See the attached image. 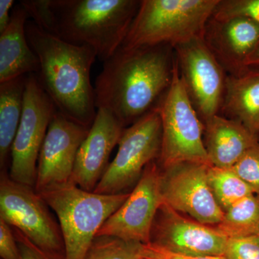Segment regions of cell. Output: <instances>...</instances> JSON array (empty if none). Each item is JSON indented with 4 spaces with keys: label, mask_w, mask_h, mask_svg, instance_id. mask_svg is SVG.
Here are the masks:
<instances>
[{
    "label": "cell",
    "mask_w": 259,
    "mask_h": 259,
    "mask_svg": "<svg viewBox=\"0 0 259 259\" xmlns=\"http://www.w3.org/2000/svg\"><path fill=\"white\" fill-rule=\"evenodd\" d=\"M168 47H120L95 81L97 110H106L125 128L157 106L171 82L174 59L171 64Z\"/></svg>",
    "instance_id": "cell-1"
},
{
    "label": "cell",
    "mask_w": 259,
    "mask_h": 259,
    "mask_svg": "<svg viewBox=\"0 0 259 259\" xmlns=\"http://www.w3.org/2000/svg\"><path fill=\"white\" fill-rule=\"evenodd\" d=\"M25 31L40 63L36 76L42 88L58 111L90 129L97 112L90 78L92 66L97 58L96 51L42 31L33 22L28 21Z\"/></svg>",
    "instance_id": "cell-2"
},
{
    "label": "cell",
    "mask_w": 259,
    "mask_h": 259,
    "mask_svg": "<svg viewBox=\"0 0 259 259\" xmlns=\"http://www.w3.org/2000/svg\"><path fill=\"white\" fill-rule=\"evenodd\" d=\"M140 4L135 0H51L54 35L93 48L105 63L122 46Z\"/></svg>",
    "instance_id": "cell-3"
},
{
    "label": "cell",
    "mask_w": 259,
    "mask_h": 259,
    "mask_svg": "<svg viewBox=\"0 0 259 259\" xmlns=\"http://www.w3.org/2000/svg\"><path fill=\"white\" fill-rule=\"evenodd\" d=\"M219 0H143L121 48L179 44L204 36Z\"/></svg>",
    "instance_id": "cell-4"
},
{
    "label": "cell",
    "mask_w": 259,
    "mask_h": 259,
    "mask_svg": "<svg viewBox=\"0 0 259 259\" xmlns=\"http://www.w3.org/2000/svg\"><path fill=\"white\" fill-rule=\"evenodd\" d=\"M39 194L59 219L65 259H85L101 227L130 195L88 192L72 182Z\"/></svg>",
    "instance_id": "cell-5"
},
{
    "label": "cell",
    "mask_w": 259,
    "mask_h": 259,
    "mask_svg": "<svg viewBox=\"0 0 259 259\" xmlns=\"http://www.w3.org/2000/svg\"><path fill=\"white\" fill-rule=\"evenodd\" d=\"M157 107L162 125L160 168L164 169L185 162L212 166L202 140L203 126L175 59L171 84Z\"/></svg>",
    "instance_id": "cell-6"
},
{
    "label": "cell",
    "mask_w": 259,
    "mask_h": 259,
    "mask_svg": "<svg viewBox=\"0 0 259 259\" xmlns=\"http://www.w3.org/2000/svg\"><path fill=\"white\" fill-rule=\"evenodd\" d=\"M49 205L34 187L18 183L2 171L0 218L51 259H65L64 239Z\"/></svg>",
    "instance_id": "cell-7"
},
{
    "label": "cell",
    "mask_w": 259,
    "mask_h": 259,
    "mask_svg": "<svg viewBox=\"0 0 259 259\" xmlns=\"http://www.w3.org/2000/svg\"><path fill=\"white\" fill-rule=\"evenodd\" d=\"M161 146V116L156 106L124 129L117 154L94 192L124 193L126 189L138 183L149 163L159 158Z\"/></svg>",
    "instance_id": "cell-8"
},
{
    "label": "cell",
    "mask_w": 259,
    "mask_h": 259,
    "mask_svg": "<svg viewBox=\"0 0 259 259\" xmlns=\"http://www.w3.org/2000/svg\"><path fill=\"white\" fill-rule=\"evenodd\" d=\"M56 110L36 74H28L23 115L11 150L9 177L15 182L35 188L39 153Z\"/></svg>",
    "instance_id": "cell-9"
},
{
    "label": "cell",
    "mask_w": 259,
    "mask_h": 259,
    "mask_svg": "<svg viewBox=\"0 0 259 259\" xmlns=\"http://www.w3.org/2000/svg\"><path fill=\"white\" fill-rule=\"evenodd\" d=\"M175 49L180 75L194 108L203 120L218 115L226 78L204 36L194 37Z\"/></svg>",
    "instance_id": "cell-10"
},
{
    "label": "cell",
    "mask_w": 259,
    "mask_h": 259,
    "mask_svg": "<svg viewBox=\"0 0 259 259\" xmlns=\"http://www.w3.org/2000/svg\"><path fill=\"white\" fill-rule=\"evenodd\" d=\"M160 180L161 168L156 161L151 162L128 198L105 221L96 237H116L142 244L151 243L153 221L163 203Z\"/></svg>",
    "instance_id": "cell-11"
},
{
    "label": "cell",
    "mask_w": 259,
    "mask_h": 259,
    "mask_svg": "<svg viewBox=\"0 0 259 259\" xmlns=\"http://www.w3.org/2000/svg\"><path fill=\"white\" fill-rule=\"evenodd\" d=\"M202 163H178L161 169L160 187L163 202L197 222L215 226L224 211L220 207L207 182V168Z\"/></svg>",
    "instance_id": "cell-12"
},
{
    "label": "cell",
    "mask_w": 259,
    "mask_h": 259,
    "mask_svg": "<svg viewBox=\"0 0 259 259\" xmlns=\"http://www.w3.org/2000/svg\"><path fill=\"white\" fill-rule=\"evenodd\" d=\"M89 131L56 110L39 153L37 193L71 183L78 151Z\"/></svg>",
    "instance_id": "cell-13"
},
{
    "label": "cell",
    "mask_w": 259,
    "mask_h": 259,
    "mask_svg": "<svg viewBox=\"0 0 259 259\" xmlns=\"http://www.w3.org/2000/svg\"><path fill=\"white\" fill-rule=\"evenodd\" d=\"M228 238L215 226L182 216L161 204L151 230V243L178 254L190 256L224 255Z\"/></svg>",
    "instance_id": "cell-14"
},
{
    "label": "cell",
    "mask_w": 259,
    "mask_h": 259,
    "mask_svg": "<svg viewBox=\"0 0 259 259\" xmlns=\"http://www.w3.org/2000/svg\"><path fill=\"white\" fill-rule=\"evenodd\" d=\"M125 127L106 110H97L96 117L80 146L71 182L88 192H94L107 167L112 150Z\"/></svg>",
    "instance_id": "cell-15"
},
{
    "label": "cell",
    "mask_w": 259,
    "mask_h": 259,
    "mask_svg": "<svg viewBox=\"0 0 259 259\" xmlns=\"http://www.w3.org/2000/svg\"><path fill=\"white\" fill-rule=\"evenodd\" d=\"M204 39L216 58L236 68V75L241 74L248 70L245 61L258 44L259 24L245 18L223 21L210 18Z\"/></svg>",
    "instance_id": "cell-16"
},
{
    "label": "cell",
    "mask_w": 259,
    "mask_h": 259,
    "mask_svg": "<svg viewBox=\"0 0 259 259\" xmlns=\"http://www.w3.org/2000/svg\"><path fill=\"white\" fill-rule=\"evenodd\" d=\"M204 121V145L212 166L231 168L249 148L259 142L258 136L239 121L218 115Z\"/></svg>",
    "instance_id": "cell-17"
},
{
    "label": "cell",
    "mask_w": 259,
    "mask_h": 259,
    "mask_svg": "<svg viewBox=\"0 0 259 259\" xmlns=\"http://www.w3.org/2000/svg\"><path fill=\"white\" fill-rule=\"evenodd\" d=\"M11 13L9 25L0 33V83L40 71L38 58L26 36L28 13L20 4Z\"/></svg>",
    "instance_id": "cell-18"
},
{
    "label": "cell",
    "mask_w": 259,
    "mask_h": 259,
    "mask_svg": "<svg viewBox=\"0 0 259 259\" xmlns=\"http://www.w3.org/2000/svg\"><path fill=\"white\" fill-rule=\"evenodd\" d=\"M225 110L259 136V69L226 78Z\"/></svg>",
    "instance_id": "cell-19"
},
{
    "label": "cell",
    "mask_w": 259,
    "mask_h": 259,
    "mask_svg": "<svg viewBox=\"0 0 259 259\" xmlns=\"http://www.w3.org/2000/svg\"><path fill=\"white\" fill-rule=\"evenodd\" d=\"M27 76L0 83V166L4 171L23 115Z\"/></svg>",
    "instance_id": "cell-20"
},
{
    "label": "cell",
    "mask_w": 259,
    "mask_h": 259,
    "mask_svg": "<svg viewBox=\"0 0 259 259\" xmlns=\"http://www.w3.org/2000/svg\"><path fill=\"white\" fill-rule=\"evenodd\" d=\"M215 227L228 238L259 236L258 194H251L232 205Z\"/></svg>",
    "instance_id": "cell-21"
},
{
    "label": "cell",
    "mask_w": 259,
    "mask_h": 259,
    "mask_svg": "<svg viewBox=\"0 0 259 259\" xmlns=\"http://www.w3.org/2000/svg\"><path fill=\"white\" fill-rule=\"evenodd\" d=\"M207 176L213 196L224 212L238 201L254 194L231 168L210 166Z\"/></svg>",
    "instance_id": "cell-22"
},
{
    "label": "cell",
    "mask_w": 259,
    "mask_h": 259,
    "mask_svg": "<svg viewBox=\"0 0 259 259\" xmlns=\"http://www.w3.org/2000/svg\"><path fill=\"white\" fill-rule=\"evenodd\" d=\"M142 243L112 236H98L94 240L85 259H141Z\"/></svg>",
    "instance_id": "cell-23"
},
{
    "label": "cell",
    "mask_w": 259,
    "mask_h": 259,
    "mask_svg": "<svg viewBox=\"0 0 259 259\" xmlns=\"http://www.w3.org/2000/svg\"><path fill=\"white\" fill-rule=\"evenodd\" d=\"M211 18L217 21L245 18L259 24V0H219Z\"/></svg>",
    "instance_id": "cell-24"
},
{
    "label": "cell",
    "mask_w": 259,
    "mask_h": 259,
    "mask_svg": "<svg viewBox=\"0 0 259 259\" xmlns=\"http://www.w3.org/2000/svg\"><path fill=\"white\" fill-rule=\"evenodd\" d=\"M231 169L259 195V142L249 148Z\"/></svg>",
    "instance_id": "cell-25"
},
{
    "label": "cell",
    "mask_w": 259,
    "mask_h": 259,
    "mask_svg": "<svg viewBox=\"0 0 259 259\" xmlns=\"http://www.w3.org/2000/svg\"><path fill=\"white\" fill-rule=\"evenodd\" d=\"M20 4L25 8L29 18L42 31L54 35L55 18L51 0H23Z\"/></svg>",
    "instance_id": "cell-26"
},
{
    "label": "cell",
    "mask_w": 259,
    "mask_h": 259,
    "mask_svg": "<svg viewBox=\"0 0 259 259\" xmlns=\"http://www.w3.org/2000/svg\"><path fill=\"white\" fill-rule=\"evenodd\" d=\"M227 259H259V236L228 238Z\"/></svg>",
    "instance_id": "cell-27"
},
{
    "label": "cell",
    "mask_w": 259,
    "mask_h": 259,
    "mask_svg": "<svg viewBox=\"0 0 259 259\" xmlns=\"http://www.w3.org/2000/svg\"><path fill=\"white\" fill-rule=\"evenodd\" d=\"M0 256L3 259H21L13 229L2 218H0Z\"/></svg>",
    "instance_id": "cell-28"
},
{
    "label": "cell",
    "mask_w": 259,
    "mask_h": 259,
    "mask_svg": "<svg viewBox=\"0 0 259 259\" xmlns=\"http://www.w3.org/2000/svg\"><path fill=\"white\" fill-rule=\"evenodd\" d=\"M141 258L144 259H227L224 255H207V256H190L173 253L155 243L142 244Z\"/></svg>",
    "instance_id": "cell-29"
},
{
    "label": "cell",
    "mask_w": 259,
    "mask_h": 259,
    "mask_svg": "<svg viewBox=\"0 0 259 259\" xmlns=\"http://www.w3.org/2000/svg\"><path fill=\"white\" fill-rule=\"evenodd\" d=\"M13 231L18 242L21 259H51L35 245L32 244L18 230L13 228Z\"/></svg>",
    "instance_id": "cell-30"
},
{
    "label": "cell",
    "mask_w": 259,
    "mask_h": 259,
    "mask_svg": "<svg viewBox=\"0 0 259 259\" xmlns=\"http://www.w3.org/2000/svg\"><path fill=\"white\" fill-rule=\"evenodd\" d=\"M14 3L13 0H0V33L9 25L12 14L10 12Z\"/></svg>",
    "instance_id": "cell-31"
},
{
    "label": "cell",
    "mask_w": 259,
    "mask_h": 259,
    "mask_svg": "<svg viewBox=\"0 0 259 259\" xmlns=\"http://www.w3.org/2000/svg\"><path fill=\"white\" fill-rule=\"evenodd\" d=\"M245 69H259V42L256 47L245 61Z\"/></svg>",
    "instance_id": "cell-32"
},
{
    "label": "cell",
    "mask_w": 259,
    "mask_h": 259,
    "mask_svg": "<svg viewBox=\"0 0 259 259\" xmlns=\"http://www.w3.org/2000/svg\"><path fill=\"white\" fill-rule=\"evenodd\" d=\"M141 259H144V258H141Z\"/></svg>",
    "instance_id": "cell-33"
},
{
    "label": "cell",
    "mask_w": 259,
    "mask_h": 259,
    "mask_svg": "<svg viewBox=\"0 0 259 259\" xmlns=\"http://www.w3.org/2000/svg\"><path fill=\"white\" fill-rule=\"evenodd\" d=\"M258 137H259V136H258Z\"/></svg>",
    "instance_id": "cell-34"
}]
</instances>
